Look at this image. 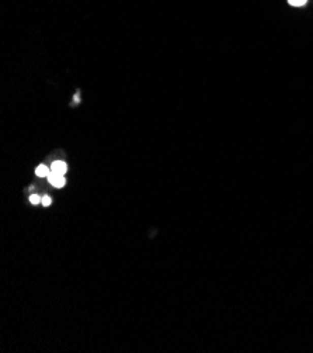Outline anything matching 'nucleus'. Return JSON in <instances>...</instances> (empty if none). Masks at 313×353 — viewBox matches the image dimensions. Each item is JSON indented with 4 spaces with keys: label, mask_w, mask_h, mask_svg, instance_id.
<instances>
[{
    "label": "nucleus",
    "mask_w": 313,
    "mask_h": 353,
    "mask_svg": "<svg viewBox=\"0 0 313 353\" xmlns=\"http://www.w3.org/2000/svg\"><path fill=\"white\" fill-rule=\"evenodd\" d=\"M48 182H49L53 187H58V189L64 187L66 183L65 176H64V174L55 173V172H52V170H51V173H49V176H48Z\"/></svg>",
    "instance_id": "obj_1"
},
{
    "label": "nucleus",
    "mask_w": 313,
    "mask_h": 353,
    "mask_svg": "<svg viewBox=\"0 0 313 353\" xmlns=\"http://www.w3.org/2000/svg\"><path fill=\"white\" fill-rule=\"evenodd\" d=\"M51 170H52V172H55V173L64 174V176H65L66 170H68V165H66L64 161H56V162H53L52 163Z\"/></svg>",
    "instance_id": "obj_2"
},
{
    "label": "nucleus",
    "mask_w": 313,
    "mask_h": 353,
    "mask_svg": "<svg viewBox=\"0 0 313 353\" xmlns=\"http://www.w3.org/2000/svg\"><path fill=\"white\" fill-rule=\"evenodd\" d=\"M49 173H51V170H49L48 166H45V165H40V166L36 169V174L38 178H48Z\"/></svg>",
    "instance_id": "obj_3"
},
{
    "label": "nucleus",
    "mask_w": 313,
    "mask_h": 353,
    "mask_svg": "<svg viewBox=\"0 0 313 353\" xmlns=\"http://www.w3.org/2000/svg\"><path fill=\"white\" fill-rule=\"evenodd\" d=\"M307 0H288V3H290L291 6L294 7H301L303 6V5H306Z\"/></svg>",
    "instance_id": "obj_4"
},
{
    "label": "nucleus",
    "mask_w": 313,
    "mask_h": 353,
    "mask_svg": "<svg viewBox=\"0 0 313 353\" xmlns=\"http://www.w3.org/2000/svg\"><path fill=\"white\" fill-rule=\"evenodd\" d=\"M30 201L31 204H40L42 201V198L38 196V194H33L30 197Z\"/></svg>",
    "instance_id": "obj_5"
},
{
    "label": "nucleus",
    "mask_w": 313,
    "mask_h": 353,
    "mask_svg": "<svg viewBox=\"0 0 313 353\" xmlns=\"http://www.w3.org/2000/svg\"><path fill=\"white\" fill-rule=\"evenodd\" d=\"M41 203H42V205H44V207H49V205H51V203H52V200H51V197H48L47 196V197L42 198Z\"/></svg>",
    "instance_id": "obj_6"
}]
</instances>
